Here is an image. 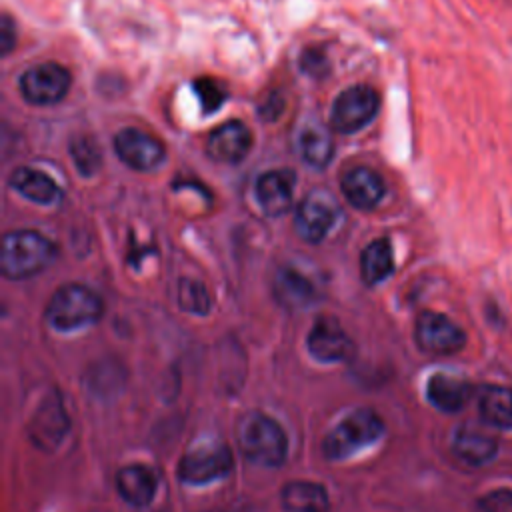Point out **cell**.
Returning a JSON list of instances; mask_svg holds the SVG:
<instances>
[{"instance_id":"1","label":"cell","mask_w":512,"mask_h":512,"mask_svg":"<svg viewBox=\"0 0 512 512\" xmlns=\"http://www.w3.org/2000/svg\"><path fill=\"white\" fill-rule=\"evenodd\" d=\"M236 440L242 456L252 464L276 468L286 460V432L274 418L260 410H250L238 420Z\"/></svg>"},{"instance_id":"2","label":"cell","mask_w":512,"mask_h":512,"mask_svg":"<svg viewBox=\"0 0 512 512\" xmlns=\"http://www.w3.org/2000/svg\"><path fill=\"white\" fill-rule=\"evenodd\" d=\"M58 256L56 244L36 230L6 232L0 246V270L10 280H26L46 270Z\"/></svg>"},{"instance_id":"3","label":"cell","mask_w":512,"mask_h":512,"mask_svg":"<svg viewBox=\"0 0 512 512\" xmlns=\"http://www.w3.org/2000/svg\"><path fill=\"white\" fill-rule=\"evenodd\" d=\"M102 316L100 296L82 284L60 286L46 306V322L58 332H72L98 322Z\"/></svg>"},{"instance_id":"4","label":"cell","mask_w":512,"mask_h":512,"mask_svg":"<svg viewBox=\"0 0 512 512\" xmlns=\"http://www.w3.org/2000/svg\"><path fill=\"white\" fill-rule=\"evenodd\" d=\"M384 434L382 418L370 408H358L344 416L322 442L326 460H344L374 444Z\"/></svg>"},{"instance_id":"5","label":"cell","mask_w":512,"mask_h":512,"mask_svg":"<svg viewBox=\"0 0 512 512\" xmlns=\"http://www.w3.org/2000/svg\"><path fill=\"white\" fill-rule=\"evenodd\" d=\"M380 110V94L368 84L344 88L332 102L330 128L338 134H354L366 128Z\"/></svg>"},{"instance_id":"6","label":"cell","mask_w":512,"mask_h":512,"mask_svg":"<svg viewBox=\"0 0 512 512\" xmlns=\"http://www.w3.org/2000/svg\"><path fill=\"white\" fill-rule=\"evenodd\" d=\"M72 86L68 68L58 62H42L26 68L18 78L20 96L34 106H52L66 98Z\"/></svg>"},{"instance_id":"7","label":"cell","mask_w":512,"mask_h":512,"mask_svg":"<svg viewBox=\"0 0 512 512\" xmlns=\"http://www.w3.org/2000/svg\"><path fill=\"white\" fill-rule=\"evenodd\" d=\"M234 466L232 452L226 444L208 442L188 450L178 462V478L186 484H208L224 478Z\"/></svg>"},{"instance_id":"8","label":"cell","mask_w":512,"mask_h":512,"mask_svg":"<svg viewBox=\"0 0 512 512\" xmlns=\"http://www.w3.org/2000/svg\"><path fill=\"white\" fill-rule=\"evenodd\" d=\"M414 340L420 350L434 356H450L464 348L466 334L448 316L432 310L418 314L414 324Z\"/></svg>"},{"instance_id":"9","label":"cell","mask_w":512,"mask_h":512,"mask_svg":"<svg viewBox=\"0 0 512 512\" xmlns=\"http://www.w3.org/2000/svg\"><path fill=\"white\" fill-rule=\"evenodd\" d=\"M68 428L70 420L62 396L58 392H50L40 400L30 418L28 438L38 450L52 452L62 444L64 436L68 434Z\"/></svg>"},{"instance_id":"10","label":"cell","mask_w":512,"mask_h":512,"mask_svg":"<svg viewBox=\"0 0 512 512\" xmlns=\"http://www.w3.org/2000/svg\"><path fill=\"white\" fill-rule=\"evenodd\" d=\"M338 218V206L324 190H312L296 208L294 230L310 244L322 242Z\"/></svg>"},{"instance_id":"11","label":"cell","mask_w":512,"mask_h":512,"mask_svg":"<svg viewBox=\"0 0 512 512\" xmlns=\"http://www.w3.org/2000/svg\"><path fill=\"white\" fill-rule=\"evenodd\" d=\"M114 150L116 156L136 172H152L166 158L164 144L156 136L138 128L118 130L114 134Z\"/></svg>"},{"instance_id":"12","label":"cell","mask_w":512,"mask_h":512,"mask_svg":"<svg viewBox=\"0 0 512 512\" xmlns=\"http://www.w3.org/2000/svg\"><path fill=\"white\" fill-rule=\"evenodd\" d=\"M306 348L318 362H344L352 356V340L332 316H320L306 336Z\"/></svg>"},{"instance_id":"13","label":"cell","mask_w":512,"mask_h":512,"mask_svg":"<svg viewBox=\"0 0 512 512\" xmlns=\"http://www.w3.org/2000/svg\"><path fill=\"white\" fill-rule=\"evenodd\" d=\"M252 132L242 120H226L206 138V154L220 164H238L252 150Z\"/></svg>"},{"instance_id":"14","label":"cell","mask_w":512,"mask_h":512,"mask_svg":"<svg viewBox=\"0 0 512 512\" xmlns=\"http://www.w3.org/2000/svg\"><path fill=\"white\" fill-rule=\"evenodd\" d=\"M296 174L288 168L266 170L258 176L254 194L256 202L266 216H282L292 204Z\"/></svg>"},{"instance_id":"15","label":"cell","mask_w":512,"mask_h":512,"mask_svg":"<svg viewBox=\"0 0 512 512\" xmlns=\"http://www.w3.org/2000/svg\"><path fill=\"white\" fill-rule=\"evenodd\" d=\"M340 190L348 204H352L354 208L372 210L384 198L386 184L376 170L368 166H356L342 176Z\"/></svg>"},{"instance_id":"16","label":"cell","mask_w":512,"mask_h":512,"mask_svg":"<svg viewBox=\"0 0 512 512\" xmlns=\"http://www.w3.org/2000/svg\"><path fill=\"white\" fill-rule=\"evenodd\" d=\"M452 450L462 462L470 466H482L496 456L498 442L486 430L472 424H462L454 434Z\"/></svg>"},{"instance_id":"17","label":"cell","mask_w":512,"mask_h":512,"mask_svg":"<svg viewBox=\"0 0 512 512\" xmlns=\"http://www.w3.org/2000/svg\"><path fill=\"white\" fill-rule=\"evenodd\" d=\"M472 388L466 380L452 376V374H432L426 382V396L428 402L438 408L440 412H458L466 406Z\"/></svg>"},{"instance_id":"18","label":"cell","mask_w":512,"mask_h":512,"mask_svg":"<svg viewBox=\"0 0 512 512\" xmlns=\"http://www.w3.org/2000/svg\"><path fill=\"white\" fill-rule=\"evenodd\" d=\"M10 186L20 196H24L36 204H42V206L56 204L62 198L60 186L46 172L30 168V166L16 168L10 176Z\"/></svg>"},{"instance_id":"19","label":"cell","mask_w":512,"mask_h":512,"mask_svg":"<svg viewBox=\"0 0 512 512\" xmlns=\"http://www.w3.org/2000/svg\"><path fill=\"white\" fill-rule=\"evenodd\" d=\"M156 476L144 464H128L116 474V488L120 496L132 506H146L156 494Z\"/></svg>"},{"instance_id":"20","label":"cell","mask_w":512,"mask_h":512,"mask_svg":"<svg viewBox=\"0 0 512 512\" xmlns=\"http://www.w3.org/2000/svg\"><path fill=\"white\" fill-rule=\"evenodd\" d=\"M282 506L288 512H328L330 500L322 484L292 480L282 488Z\"/></svg>"},{"instance_id":"21","label":"cell","mask_w":512,"mask_h":512,"mask_svg":"<svg viewBox=\"0 0 512 512\" xmlns=\"http://www.w3.org/2000/svg\"><path fill=\"white\" fill-rule=\"evenodd\" d=\"M478 410L486 424L512 430V390L500 384L482 386L478 392Z\"/></svg>"},{"instance_id":"22","label":"cell","mask_w":512,"mask_h":512,"mask_svg":"<svg viewBox=\"0 0 512 512\" xmlns=\"http://www.w3.org/2000/svg\"><path fill=\"white\" fill-rule=\"evenodd\" d=\"M274 294H276V300L290 310L308 306L316 298V290L312 282L302 272L290 266L278 270L274 278Z\"/></svg>"},{"instance_id":"23","label":"cell","mask_w":512,"mask_h":512,"mask_svg":"<svg viewBox=\"0 0 512 512\" xmlns=\"http://www.w3.org/2000/svg\"><path fill=\"white\" fill-rule=\"evenodd\" d=\"M394 272V252L388 238L372 240L360 256V274L364 284L376 286Z\"/></svg>"},{"instance_id":"24","label":"cell","mask_w":512,"mask_h":512,"mask_svg":"<svg viewBox=\"0 0 512 512\" xmlns=\"http://www.w3.org/2000/svg\"><path fill=\"white\" fill-rule=\"evenodd\" d=\"M298 150L308 166L326 168L334 156V142L326 128L308 124L298 134Z\"/></svg>"},{"instance_id":"25","label":"cell","mask_w":512,"mask_h":512,"mask_svg":"<svg viewBox=\"0 0 512 512\" xmlns=\"http://www.w3.org/2000/svg\"><path fill=\"white\" fill-rule=\"evenodd\" d=\"M178 304L190 314H208L212 300L208 288L194 278H182L178 282Z\"/></svg>"},{"instance_id":"26","label":"cell","mask_w":512,"mask_h":512,"mask_svg":"<svg viewBox=\"0 0 512 512\" xmlns=\"http://www.w3.org/2000/svg\"><path fill=\"white\" fill-rule=\"evenodd\" d=\"M70 154L80 174L92 176L102 164V152L90 136H76L70 142Z\"/></svg>"},{"instance_id":"27","label":"cell","mask_w":512,"mask_h":512,"mask_svg":"<svg viewBox=\"0 0 512 512\" xmlns=\"http://www.w3.org/2000/svg\"><path fill=\"white\" fill-rule=\"evenodd\" d=\"M192 88H194V92H196V96H198V102H200L204 114L216 112L218 108H222V104H224L226 98H228L226 86H224L220 80L210 78V76L196 78V80L192 82Z\"/></svg>"},{"instance_id":"28","label":"cell","mask_w":512,"mask_h":512,"mask_svg":"<svg viewBox=\"0 0 512 512\" xmlns=\"http://www.w3.org/2000/svg\"><path fill=\"white\" fill-rule=\"evenodd\" d=\"M300 70L312 78H324L330 72V60L326 56V52L318 46H308L300 52L298 58Z\"/></svg>"},{"instance_id":"29","label":"cell","mask_w":512,"mask_h":512,"mask_svg":"<svg viewBox=\"0 0 512 512\" xmlns=\"http://www.w3.org/2000/svg\"><path fill=\"white\" fill-rule=\"evenodd\" d=\"M482 512H512V490L498 488L484 494L478 502Z\"/></svg>"},{"instance_id":"30","label":"cell","mask_w":512,"mask_h":512,"mask_svg":"<svg viewBox=\"0 0 512 512\" xmlns=\"http://www.w3.org/2000/svg\"><path fill=\"white\" fill-rule=\"evenodd\" d=\"M16 44V24L14 20L4 14L2 20H0V46H2V52L8 54Z\"/></svg>"}]
</instances>
